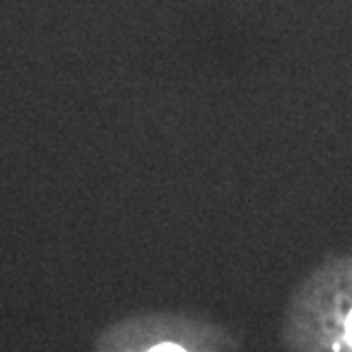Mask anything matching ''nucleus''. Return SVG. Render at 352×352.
I'll use <instances>...</instances> for the list:
<instances>
[{
	"label": "nucleus",
	"instance_id": "obj_2",
	"mask_svg": "<svg viewBox=\"0 0 352 352\" xmlns=\"http://www.w3.org/2000/svg\"><path fill=\"white\" fill-rule=\"evenodd\" d=\"M346 337H349V342L352 344V311L349 315V321H346Z\"/></svg>",
	"mask_w": 352,
	"mask_h": 352
},
{
	"label": "nucleus",
	"instance_id": "obj_1",
	"mask_svg": "<svg viewBox=\"0 0 352 352\" xmlns=\"http://www.w3.org/2000/svg\"><path fill=\"white\" fill-rule=\"evenodd\" d=\"M151 352H184L182 349H178L175 344H161V346H157V349H153Z\"/></svg>",
	"mask_w": 352,
	"mask_h": 352
}]
</instances>
